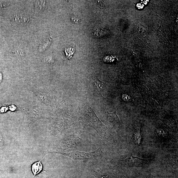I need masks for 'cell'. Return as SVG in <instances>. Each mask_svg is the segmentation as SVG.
Wrapping results in <instances>:
<instances>
[{
    "mask_svg": "<svg viewBox=\"0 0 178 178\" xmlns=\"http://www.w3.org/2000/svg\"><path fill=\"white\" fill-rule=\"evenodd\" d=\"M2 79L3 78L2 73L1 72H0V84L2 82Z\"/></svg>",
    "mask_w": 178,
    "mask_h": 178,
    "instance_id": "14",
    "label": "cell"
},
{
    "mask_svg": "<svg viewBox=\"0 0 178 178\" xmlns=\"http://www.w3.org/2000/svg\"><path fill=\"white\" fill-rule=\"evenodd\" d=\"M30 20L28 15H17L12 16L11 18V22L13 24H23L28 23Z\"/></svg>",
    "mask_w": 178,
    "mask_h": 178,
    "instance_id": "4",
    "label": "cell"
},
{
    "mask_svg": "<svg viewBox=\"0 0 178 178\" xmlns=\"http://www.w3.org/2000/svg\"><path fill=\"white\" fill-rule=\"evenodd\" d=\"M46 1H37L35 3V9L38 12L44 11L45 8Z\"/></svg>",
    "mask_w": 178,
    "mask_h": 178,
    "instance_id": "8",
    "label": "cell"
},
{
    "mask_svg": "<svg viewBox=\"0 0 178 178\" xmlns=\"http://www.w3.org/2000/svg\"><path fill=\"white\" fill-rule=\"evenodd\" d=\"M141 6V4H138V7L139 8H143V7H142V6Z\"/></svg>",
    "mask_w": 178,
    "mask_h": 178,
    "instance_id": "15",
    "label": "cell"
},
{
    "mask_svg": "<svg viewBox=\"0 0 178 178\" xmlns=\"http://www.w3.org/2000/svg\"><path fill=\"white\" fill-rule=\"evenodd\" d=\"M8 110L7 108L6 107H2L0 109V113H2L4 112H6Z\"/></svg>",
    "mask_w": 178,
    "mask_h": 178,
    "instance_id": "12",
    "label": "cell"
},
{
    "mask_svg": "<svg viewBox=\"0 0 178 178\" xmlns=\"http://www.w3.org/2000/svg\"><path fill=\"white\" fill-rule=\"evenodd\" d=\"M101 153V150L99 149L90 153L79 151H74L71 152L68 154L62 153V154L76 160H86L94 159L99 155Z\"/></svg>",
    "mask_w": 178,
    "mask_h": 178,
    "instance_id": "2",
    "label": "cell"
},
{
    "mask_svg": "<svg viewBox=\"0 0 178 178\" xmlns=\"http://www.w3.org/2000/svg\"><path fill=\"white\" fill-rule=\"evenodd\" d=\"M151 159H144L138 157L133 156H128L124 160L126 165L131 166H140L145 164V162L150 160Z\"/></svg>",
    "mask_w": 178,
    "mask_h": 178,
    "instance_id": "3",
    "label": "cell"
},
{
    "mask_svg": "<svg viewBox=\"0 0 178 178\" xmlns=\"http://www.w3.org/2000/svg\"><path fill=\"white\" fill-rule=\"evenodd\" d=\"M141 128L139 129L136 133L134 134V138L136 143L139 145H140L142 141V136L141 133Z\"/></svg>",
    "mask_w": 178,
    "mask_h": 178,
    "instance_id": "9",
    "label": "cell"
},
{
    "mask_svg": "<svg viewBox=\"0 0 178 178\" xmlns=\"http://www.w3.org/2000/svg\"><path fill=\"white\" fill-rule=\"evenodd\" d=\"M93 80L95 87L98 92L102 96V94L103 91L106 87V84L102 81H101L98 79L93 76Z\"/></svg>",
    "mask_w": 178,
    "mask_h": 178,
    "instance_id": "5",
    "label": "cell"
},
{
    "mask_svg": "<svg viewBox=\"0 0 178 178\" xmlns=\"http://www.w3.org/2000/svg\"><path fill=\"white\" fill-rule=\"evenodd\" d=\"M85 107L86 117L89 124L101 136L102 135L104 131L108 129L107 127L96 115L88 101L85 103Z\"/></svg>",
    "mask_w": 178,
    "mask_h": 178,
    "instance_id": "1",
    "label": "cell"
},
{
    "mask_svg": "<svg viewBox=\"0 0 178 178\" xmlns=\"http://www.w3.org/2000/svg\"><path fill=\"white\" fill-rule=\"evenodd\" d=\"M118 109L113 113H110L108 112H106V113L107 118L109 121L114 122V123H116L120 121L119 116L116 114V111H117Z\"/></svg>",
    "mask_w": 178,
    "mask_h": 178,
    "instance_id": "7",
    "label": "cell"
},
{
    "mask_svg": "<svg viewBox=\"0 0 178 178\" xmlns=\"http://www.w3.org/2000/svg\"><path fill=\"white\" fill-rule=\"evenodd\" d=\"M122 98L124 100L125 102H130L132 101V98L131 96L128 94H125L122 96Z\"/></svg>",
    "mask_w": 178,
    "mask_h": 178,
    "instance_id": "11",
    "label": "cell"
},
{
    "mask_svg": "<svg viewBox=\"0 0 178 178\" xmlns=\"http://www.w3.org/2000/svg\"><path fill=\"white\" fill-rule=\"evenodd\" d=\"M50 41H48L45 42L41 45L39 48V51L40 52H42L48 48L50 44Z\"/></svg>",
    "mask_w": 178,
    "mask_h": 178,
    "instance_id": "10",
    "label": "cell"
},
{
    "mask_svg": "<svg viewBox=\"0 0 178 178\" xmlns=\"http://www.w3.org/2000/svg\"><path fill=\"white\" fill-rule=\"evenodd\" d=\"M43 169V165L41 161L35 163L32 167V170L34 176L36 175L41 171Z\"/></svg>",
    "mask_w": 178,
    "mask_h": 178,
    "instance_id": "6",
    "label": "cell"
},
{
    "mask_svg": "<svg viewBox=\"0 0 178 178\" xmlns=\"http://www.w3.org/2000/svg\"><path fill=\"white\" fill-rule=\"evenodd\" d=\"M10 110L12 111H15L16 109V107L13 105H12L10 106Z\"/></svg>",
    "mask_w": 178,
    "mask_h": 178,
    "instance_id": "13",
    "label": "cell"
}]
</instances>
